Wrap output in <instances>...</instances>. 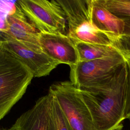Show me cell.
<instances>
[{
    "label": "cell",
    "instance_id": "1",
    "mask_svg": "<svg viewBox=\"0 0 130 130\" xmlns=\"http://www.w3.org/2000/svg\"><path fill=\"white\" fill-rule=\"evenodd\" d=\"M128 76L125 61L108 75L78 88L96 130H121Z\"/></svg>",
    "mask_w": 130,
    "mask_h": 130
},
{
    "label": "cell",
    "instance_id": "2",
    "mask_svg": "<svg viewBox=\"0 0 130 130\" xmlns=\"http://www.w3.org/2000/svg\"><path fill=\"white\" fill-rule=\"evenodd\" d=\"M33 78L23 63L0 46V120L22 97Z\"/></svg>",
    "mask_w": 130,
    "mask_h": 130
},
{
    "label": "cell",
    "instance_id": "3",
    "mask_svg": "<svg viewBox=\"0 0 130 130\" xmlns=\"http://www.w3.org/2000/svg\"><path fill=\"white\" fill-rule=\"evenodd\" d=\"M48 92L56 99L72 130H96L79 89L70 81L52 84Z\"/></svg>",
    "mask_w": 130,
    "mask_h": 130
},
{
    "label": "cell",
    "instance_id": "4",
    "mask_svg": "<svg viewBox=\"0 0 130 130\" xmlns=\"http://www.w3.org/2000/svg\"><path fill=\"white\" fill-rule=\"evenodd\" d=\"M17 3L40 32L67 35L66 17L57 1L18 0Z\"/></svg>",
    "mask_w": 130,
    "mask_h": 130
},
{
    "label": "cell",
    "instance_id": "5",
    "mask_svg": "<svg viewBox=\"0 0 130 130\" xmlns=\"http://www.w3.org/2000/svg\"><path fill=\"white\" fill-rule=\"evenodd\" d=\"M0 46L23 63L34 77L46 76L59 64L43 51L35 50L3 32H0Z\"/></svg>",
    "mask_w": 130,
    "mask_h": 130
},
{
    "label": "cell",
    "instance_id": "6",
    "mask_svg": "<svg viewBox=\"0 0 130 130\" xmlns=\"http://www.w3.org/2000/svg\"><path fill=\"white\" fill-rule=\"evenodd\" d=\"M125 61L122 56L79 61L70 68V82L79 88L113 73Z\"/></svg>",
    "mask_w": 130,
    "mask_h": 130
},
{
    "label": "cell",
    "instance_id": "7",
    "mask_svg": "<svg viewBox=\"0 0 130 130\" xmlns=\"http://www.w3.org/2000/svg\"><path fill=\"white\" fill-rule=\"evenodd\" d=\"M39 41L43 52L59 64L71 68L79 61L74 43L67 35L40 32Z\"/></svg>",
    "mask_w": 130,
    "mask_h": 130
},
{
    "label": "cell",
    "instance_id": "8",
    "mask_svg": "<svg viewBox=\"0 0 130 130\" xmlns=\"http://www.w3.org/2000/svg\"><path fill=\"white\" fill-rule=\"evenodd\" d=\"M14 39L32 48L42 51L39 37L40 32L32 25L18 6L16 5L6 20V27L3 32Z\"/></svg>",
    "mask_w": 130,
    "mask_h": 130
},
{
    "label": "cell",
    "instance_id": "9",
    "mask_svg": "<svg viewBox=\"0 0 130 130\" xmlns=\"http://www.w3.org/2000/svg\"><path fill=\"white\" fill-rule=\"evenodd\" d=\"M51 106V94L48 92L21 115L15 123L20 130H48Z\"/></svg>",
    "mask_w": 130,
    "mask_h": 130
},
{
    "label": "cell",
    "instance_id": "10",
    "mask_svg": "<svg viewBox=\"0 0 130 130\" xmlns=\"http://www.w3.org/2000/svg\"><path fill=\"white\" fill-rule=\"evenodd\" d=\"M91 20L93 25L112 42L123 35L124 21L105 8L99 0H92Z\"/></svg>",
    "mask_w": 130,
    "mask_h": 130
},
{
    "label": "cell",
    "instance_id": "11",
    "mask_svg": "<svg viewBox=\"0 0 130 130\" xmlns=\"http://www.w3.org/2000/svg\"><path fill=\"white\" fill-rule=\"evenodd\" d=\"M74 43L77 50L79 61L123 56L112 45L90 44L83 42H75Z\"/></svg>",
    "mask_w": 130,
    "mask_h": 130
},
{
    "label": "cell",
    "instance_id": "12",
    "mask_svg": "<svg viewBox=\"0 0 130 130\" xmlns=\"http://www.w3.org/2000/svg\"><path fill=\"white\" fill-rule=\"evenodd\" d=\"M99 2L124 22L122 35L130 36V0H99Z\"/></svg>",
    "mask_w": 130,
    "mask_h": 130
},
{
    "label": "cell",
    "instance_id": "13",
    "mask_svg": "<svg viewBox=\"0 0 130 130\" xmlns=\"http://www.w3.org/2000/svg\"><path fill=\"white\" fill-rule=\"evenodd\" d=\"M50 94L51 106L48 130H72L56 99Z\"/></svg>",
    "mask_w": 130,
    "mask_h": 130
},
{
    "label": "cell",
    "instance_id": "14",
    "mask_svg": "<svg viewBox=\"0 0 130 130\" xmlns=\"http://www.w3.org/2000/svg\"><path fill=\"white\" fill-rule=\"evenodd\" d=\"M16 2V0H0V32L5 30L7 18L15 6Z\"/></svg>",
    "mask_w": 130,
    "mask_h": 130
},
{
    "label": "cell",
    "instance_id": "15",
    "mask_svg": "<svg viewBox=\"0 0 130 130\" xmlns=\"http://www.w3.org/2000/svg\"><path fill=\"white\" fill-rule=\"evenodd\" d=\"M112 46L120 52L125 60L130 58V36H119L113 42Z\"/></svg>",
    "mask_w": 130,
    "mask_h": 130
},
{
    "label": "cell",
    "instance_id": "16",
    "mask_svg": "<svg viewBox=\"0 0 130 130\" xmlns=\"http://www.w3.org/2000/svg\"><path fill=\"white\" fill-rule=\"evenodd\" d=\"M126 61L128 68V76L126 102L124 111V118L130 120V58L126 59Z\"/></svg>",
    "mask_w": 130,
    "mask_h": 130
},
{
    "label": "cell",
    "instance_id": "17",
    "mask_svg": "<svg viewBox=\"0 0 130 130\" xmlns=\"http://www.w3.org/2000/svg\"><path fill=\"white\" fill-rule=\"evenodd\" d=\"M0 130H20L18 126L14 123V124L9 128L6 129V128H3V129H1Z\"/></svg>",
    "mask_w": 130,
    "mask_h": 130
}]
</instances>
